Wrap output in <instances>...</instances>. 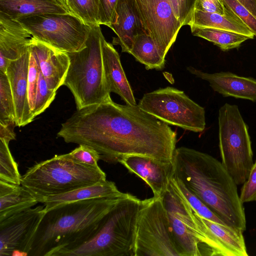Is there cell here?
Wrapping results in <instances>:
<instances>
[{"mask_svg":"<svg viewBox=\"0 0 256 256\" xmlns=\"http://www.w3.org/2000/svg\"><path fill=\"white\" fill-rule=\"evenodd\" d=\"M57 136L94 148L100 160L109 164L132 155L171 163L177 142L176 133L168 124L138 105L118 104L111 98L76 109L62 124Z\"/></svg>","mask_w":256,"mask_h":256,"instance_id":"1","label":"cell"},{"mask_svg":"<svg viewBox=\"0 0 256 256\" xmlns=\"http://www.w3.org/2000/svg\"><path fill=\"white\" fill-rule=\"evenodd\" d=\"M172 177L178 179L225 224L245 231L244 208L237 185L216 158L184 146L174 151Z\"/></svg>","mask_w":256,"mask_h":256,"instance_id":"2","label":"cell"},{"mask_svg":"<svg viewBox=\"0 0 256 256\" xmlns=\"http://www.w3.org/2000/svg\"><path fill=\"white\" fill-rule=\"evenodd\" d=\"M128 194L70 202L46 212L28 256H52L60 249L82 242Z\"/></svg>","mask_w":256,"mask_h":256,"instance_id":"3","label":"cell"},{"mask_svg":"<svg viewBox=\"0 0 256 256\" xmlns=\"http://www.w3.org/2000/svg\"><path fill=\"white\" fill-rule=\"evenodd\" d=\"M143 200L128 194L103 218L82 242L52 256H135V241Z\"/></svg>","mask_w":256,"mask_h":256,"instance_id":"4","label":"cell"},{"mask_svg":"<svg viewBox=\"0 0 256 256\" xmlns=\"http://www.w3.org/2000/svg\"><path fill=\"white\" fill-rule=\"evenodd\" d=\"M106 180L98 166L78 162L68 154L36 164L21 177V186L38 202L50 196L66 193Z\"/></svg>","mask_w":256,"mask_h":256,"instance_id":"5","label":"cell"},{"mask_svg":"<svg viewBox=\"0 0 256 256\" xmlns=\"http://www.w3.org/2000/svg\"><path fill=\"white\" fill-rule=\"evenodd\" d=\"M100 25L91 26L86 46L67 52L70 66L63 86L72 94L76 109L100 103L110 98L105 76Z\"/></svg>","mask_w":256,"mask_h":256,"instance_id":"6","label":"cell"},{"mask_svg":"<svg viewBox=\"0 0 256 256\" xmlns=\"http://www.w3.org/2000/svg\"><path fill=\"white\" fill-rule=\"evenodd\" d=\"M162 200L180 256H228L214 234L171 178Z\"/></svg>","mask_w":256,"mask_h":256,"instance_id":"7","label":"cell"},{"mask_svg":"<svg viewBox=\"0 0 256 256\" xmlns=\"http://www.w3.org/2000/svg\"><path fill=\"white\" fill-rule=\"evenodd\" d=\"M219 148L222 164L237 186L248 179L254 164L248 127L238 108L226 103L218 113Z\"/></svg>","mask_w":256,"mask_h":256,"instance_id":"8","label":"cell"},{"mask_svg":"<svg viewBox=\"0 0 256 256\" xmlns=\"http://www.w3.org/2000/svg\"><path fill=\"white\" fill-rule=\"evenodd\" d=\"M138 106L168 124L196 132L205 129L204 108L174 88L167 86L146 93Z\"/></svg>","mask_w":256,"mask_h":256,"instance_id":"9","label":"cell"},{"mask_svg":"<svg viewBox=\"0 0 256 256\" xmlns=\"http://www.w3.org/2000/svg\"><path fill=\"white\" fill-rule=\"evenodd\" d=\"M135 256H180L162 198L143 200L138 221Z\"/></svg>","mask_w":256,"mask_h":256,"instance_id":"10","label":"cell"},{"mask_svg":"<svg viewBox=\"0 0 256 256\" xmlns=\"http://www.w3.org/2000/svg\"><path fill=\"white\" fill-rule=\"evenodd\" d=\"M18 20L36 40L66 53L84 47L91 30L72 14H40Z\"/></svg>","mask_w":256,"mask_h":256,"instance_id":"11","label":"cell"},{"mask_svg":"<svg viewBox=\"0 0 256 256\" xmlns=\"http://www.w3.org/2000/svg\"><path fill=\"white\" fill-rule=\"evenodd\" d=\"M45 214L38 206L0 221V256H28Z\"/></svg>","mask_w":256,"mask_h":256,"instance_id":"12","label":"cell"},{"mask_svg":"<svg viewBox=\"0 0 256 256\" xmlns=\"http://www.w3.org/2000/svg\"><path fill=\"white\" fill-rule=\"evenodd\" d=\"M146 32L166 56L182 26L168 0H136Z\"/></svg>","mask_w":256,"mask_h":256,"instance_id":"13","label":"cell"},{"mask_svg":"<svg viewBox=\"0 0 256 256\" xmlns=\"http://www.w3.org/2000/svg\"><path fill=\"white\" fill-rule=\"evenodd\" d=\"M36 38L18 20L0 12V72L26 52Z\"/></svg>","mask_w":256,"mask_h":256,"instance_id":"14","label":"cell"},{"mask_svg":"<svg viewBox=\"0 0 256 256\" xmlns=\"http://www.w3.org/2000/svg\"><path fill=\"white\" fill-rule=\"evenodd\" d=\"M130 173L143 180L152 189L154 197L164 196L173 172V163H164L150 157L132 155L120 162Z\"/></svg>","mask_w":256,"mask_h":256,"instance_id":"15","label":"cell"},{"mask_svg":"<svg viewBox=\"0 0 256 256\" xmlns=\"http://www.w3.org/2000/svg\"><path fill=\"white\" fill-rule=\"evenodd\" d=\"M29 64L30 48L20 58L10 62L6 73L14 98L16 126L19 127L26 126L34 118L28 102Z\"/></svg>","mask_w":256,"mask_h":256,"instance_id":"16","label":"cell"},{"mask_svg":"<svg viewBox=\"0 0 256 256\" xmlns=\"http://www.w3.org/2000/svg\"><path fill=\"white\" fill-rule=\"evenodd\" d=\"M108 27L117 36L114 42L130 54L136 37L146 33L136 0H118Z\"/></svg>","mask_w":256,"mask_h":256,"instance_id":"17","label":"cell"},{"mask_svg":"<svg viewBox=\"0 0 256 256\" xmlns=\"http://www.w3.org/2000/svg\"><path fill=\"white\" fill-rule=\"evenodd\" d=\"M187 70L196 77L207 81L212 90L224 96H232L256 102V80L230 72L210 74L191 66Z\"/></svg>","mask_w":256,"mask_h":256,"instance_id":"18","label":"cell"},{"mask_svg":"<svg viewBox=\"0 0 256 256\" xmlns=\"http://www.w3.org/2000/svg\"><path fill=\"white\" fill-rule=\"evenodd\" d=\"M48 87L55 91L63 86L70 66L66 52L60 51L36 39L30 46Z\"/></svg>","mask_w":256,"mask_h":256,"instance_id":"19","label":"cell"},{"mask_svg":"<svg viewBox=\"0 0 256 256\" xmlns=\"http://www.w3.org/2000/svg\"><path fill=\"white\" fill-rule=\"evenodd\" d=\"M101 45L105 76L110 92L120 96L126 104H138L121 64L120 56L113 46L101 38Z\"/></svg>","mask_w":256,"mask_h":256,"instance_id":"20","label":"cell"},{"mask_svg":"<svg viewBox=\"0 0 256 256\" xmlns=\"http://www.w3.org/2000/svg\"><path fill=\"white\" fill-rule=\"evenodd\" d=\"M0 12L16 20L44 14H70L59 0H0Z\"/></svg>","mask_w":256,"mask_h":256,"instance_id":"21","label":"cell"},{"mask_svg":"<svg viewBox=\"0 0 256 256\" xmlns=\"http://www.w3.org/2000/svg\"><path fill=\"white\" fill-rule=\"evenodd\" d=\"M114 182L105 180L60 194L45 198L44 204L46 212L70 202L88 199L107 198L121 194Z\"/></svg>","mask_w":256,"mask_h":256,"instance_id":"22","label":"cell"},{"mask_svg":"<svg viewBox=\"0 0 256 256\" xmlns=\"http://www.w3.org/2000/svg\"><path fill=\"white\" fill-rule=\"evenodd\" d=\"M226 8L224 14L194 9L189 26L230 31L253 39L254 36L251 30L234 12Z\"/></svg>","mask_w":256,"mask_h":256,"instance_id":"23","label":"cell"},{"mask_svg":"<svg viewBox=\"0 0 256 256\" xmlns=\"http://www.w3.org/2000/svg\"><path fill=\"white\" fill-rule=\"evenodd\" d=\"M38 203L21 185L0 181V221L32 208Z\"/></svg>","mask_w":256,"mask_h":256,"instance_id":"24","label":"cell"},{"mask_svg":"<svg viewBox=\"0 0 256 256\" xmlns=\"http://www.w3.org/2000/svg\"><path fill=\"white\" fill-rule=\"evenodd\" d=\"M228 256H248L244 231L225 224L215 222L202 217Z\"/></svg>","mask_w":256,"mask_h":256,"instance_id":"25","label":"cell"},{"mask_svg":"<svg viewBox=\"0 0 256 256\" xmlns=\"http://www.w3.org/2000/svg\"><path fill=\"white\" fill-rule=\"evenodd\" d=\"M136 60L148 70H161L165 64V58L152 38L146 33L137 36L130 52Z\"/></svg>","mask_w":256,"mask_h":256,"instance_id":"26","label":"cell"},{"mask_svg":"<svg viewBox=\"0 0 256 256\" xmlns=\"http://www.w3.org/2000/svg\"><path fill=\"white\" fill-rule=\"evenodd\" d=\"M192 33L194 36L212 42L224 52L238 48L250 38L240 34L210 28L190 26Z\"/></svg>","mask_w":256,"mask_h":256,"instance_id":"27","label":"cell"},{"mask_svg":"<svg viewBox=\"0 0 256 256\" xmlns=\"http://www.w3.org/2000/svg\"><path fill=\"white\" fill-rule=\"evenodd\" d=\"M8 144L0 139V181L21 185L22 176L10 150Z\"/></svg>","mask_w":256,"mask_h":256,"instance_id":"28","label":"cell"},{"mask_svg":"<svg viewBox=\"0 0 256 256\" xmlns=\"http://www.w3.org/2000/svg\"><path fill=\"white\" fill-rule=\"evenodd\" d=\"M99 0H66L68 12L89 26L98 24Z\"/></svg>","mask_w":256,"mask_h":256,"instance_id":"29","label":"cell"},{"mask_svg":"<svg viewBox=\"0 0 256 256\" xmlns=\"http://www.w3.org/2000/svg\"><path fill=\"white\" fill-rule=\"evenodd\" d=\"M0 123H16L14 104L10 86L6 74L2 72H0Z\"/></svg>","mask_w":256,"mask_h":256,"instance_id":"30","label":"cell"},{"mask_svg":"<svg viewBox=\"0 0 256 256\" xmlns=\"http://www.w3.org/2000/svg\"><path fill=\"white\" fill-rule=\"evenodd\" d=\"M172 178L179 191L200 216L215 222L225 224L198 197L190 192L180 181L173 177Z\"/></svg>","mask_w":256,"mask_h":256,"instance_id":"31","label":"cell"},{"mask_svg":"<svg viewBox=\"0 0 256 256\" xmlns=\"http://www.w3.org/2000/svg\"><path fill=\"white\" fill-rule=\"evenodd\" d=\"M56 91L50 89L41 73H39L33 116L35 118L42 113L54 99Z\"/></svg>","mask_w":256,"mask_h":256,"instance_id":"32","label":"cell"},{"mask_svg":"<svg viewBox=\"0 0 256 256\" xmlns=\"http://www.w3.org/2000/svg\"><path fill=\"white\" fill-rule=\"evenodd\" d=\"M40 72V69L38 61L30 48V64L28 80V102L32 116Z\"/></svg>","mask_w":256,"mask_h":256,"instance_id":"33","label":"cell"},{"mask_svg":"<svg viewBox=\"0 0 256 256\" xmlns=\"http://www.w3.org/2000/svg\"><path fill=\"white\" fill-rule=\"evenodd\" d=\"M224 6L234 12L256 37V18L238 0H222Z\"/></svg>","mask_w":256,"mask_h":256,"instance_id":"34","label":"cell"},{"mask_svg":"<svg viewBox=\"0 0 256 256\" xmlns=\"http://www.w3.org/2000/svg\"><path fill=\"white\" fill-rule=\"evenodd\" d=\"M74 160L92 166H98V161L100 160L98 153L93 148L85 145L79 146L68 154Z\"/></svg>","mask_w":256,"mask_h":256,"instance_id":"35","label":"cell"},{"mask_svg":"<svg viewBox=\"0 0 256 256\" xmlns=\"http://www.w3.org/2000/svg\"><path fill=\"white\" fill-rule=\"evenodd\" d=\"M240 198L243 204L256 201V160L251 168L248 179L242 184Z\"/></svg>","mask_w":256,"mask_h":256,"instance_id":"36","label":"cell"},{"mask_svg":"<svg viewBox=\"0 0 256 256\" xmlns=\"http://www.w3.org/2000/svg\"><path fill=\"white\" fill-rule=\"evenodd\" d=\"M118 0H99L98 24L108 26Z\"/></svg>","mask_w":256,"mask_h":256,"instance_id":"37","label":"cell"},{"mask_svg":"<svg viewBox=\"0 0 256 256\" xmlns=\"http://www.w3.org/2000/svg\"><path fill=\"white\" fill-rule=\"evenodd\" d=\"M195 9L208 12L224 14L226 8L222 0H197Z\"/></svg>","mask_w":256,"mask_h":256,"instance_id":"38","label":"cell"},{"mask_svg":"<svg viewBox=\"0 0 256 256\" xmlns=\"http://www.w3.org/2000/svg\"><path fill=\"white\" fill-rule=\"evenodd\" d=\"M197 0H178L179 20L182 26L189 25Z\"/></svg>","mask_w":256,"mask_h":256,"instance_id":"39","label":"cell"},{"mask_svg":"<svg viewBox=\"0 0 256 256\" xmlns=\"http://www.w3.org/2000/svg\"><path fill=\"white\" fill-rule=\"evenodd\" d=\"M16 123H0V139H2L9 143L10 141L16 140V134L14 131Z\"/></svg>","mask_w":256,"mask_h":256,"instance_id":"40","label":"cell"},{"mask_svg":"<svg viewBox=\"0 0 256 256\" xmlns=\"http://www.w3.org/2000/svg\"><path fill=\"white\" fill-rule=\"evenodd\" d=\"M256 18V0H238Z\"/></svg>","mask_w":256,"mask_h":256,"instance_id":"41","label":"cell"},{"mask_svg":"<svg viewBox=\"0 0 256 256\" xmlns=\"http://www.w3.org/2000/svg\"><path fill=\"white\" fill-rule=\"evenodd\" d=\"M176 16L179 19V4L178 0H168Z\"/></svg>","mask_w":256,"mask_h":256,"instance_id":"42","label":"cell"},{"mask_svg":"<svg viewBox=\"0 0 256 256\" xmlns=\"http://www.w3.org/2000/svg\"><path fill=\"white\" fill-rule=\"evenodd\" d=\"M64 5V6L66 8V0H59ZM68 10V9H67Z\"/></svg>","mask_w":256,"mask_h":256,"instance_id":"43","label":"cell"}]
</instances>
